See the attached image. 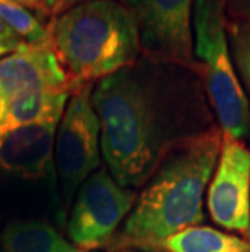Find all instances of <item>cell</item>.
<instances>
[{
	"label": "cell",
	"instance_id": "obj_1",
	"mask_svg": "<svg viewBox=\"0 0 250 252\" xmlns=\"http://www.w3.org/2000/svg\"><path fill=\"white\" fill-rule=\"evenodd\" d=\"M222 135L205 132L184 140L159 166L124 221L120 243L156 248L169 236L203 223V200Z\"/></svg>",
	"mask_w": 250,
	"mask_h": 252
},
{
	"label": "cell",
	"instance_id": "obj_24",
	"mask_svg": "<svg viewBox=\"0 0 250 252\" xmlns=\"http://www.w3.org/2000/svg\"><path fill=\"white\" fill-rule=\"evenodd\" d=\"M78 2H80V0H77V3H78Z\"/></svg>",
	"mask_w": 250,
	"mask_h": 252
},
{
	"label": "cell",
	"instance_id": "obj_16",
	"mask_svg": "<svg viewBox=\"0 0 250 252\" xmlns=\"http://www.w3.org/2000/svg\"><path fill=\"white\" fill-rule=\"evenodd\" d=\"M23 44H25V42L21 41L20 37L15 34L7 25L3 23L2 20H0V47L7 49L8 52H13V51H17L18 47L23 46Z\"/></svg>",
	"mask_w": 250,
	"mask_h": 252
},
{
	"label": "cell",
	"instance_id": "obj_20",
	"mask_svg": "<svg viewBox=\"0 0 250 252\" xmlns=\"http://www.w3.org/2000/svg\"><path fill=\"white\" fill-rule=\"evenodd\" d=\"M5 54H10L7 49H3V47H0V56H5Z\"/></svg>",
	"mask_w": 250,
	"mask_h": 252
},
{
	"label": "cell",
	"instance_id": "obj_23",
	"mask_svg": "<svg viewBox=\"0 0 250 252\" xmlns=\"http://www.w3.org/2000/svg\"><path fill=\"white\" fill-rule=\"evenodd\" d=\"M127 252H135V251H127Z\"/></svg>",
	"mask_w": 250,
	"mask_h": 252
},
{
	"label": "cell",
	"instance_id": "obj_8",
	"mask_svg": "<svg viewBox=\"0 0 250 252\" xmlns=\"http://www.w3.org/2000/svg\"><path fill=\"white\" fill-rule=\"evenodd\" d=\"M211 220L227 231L249 233L250 150L242 140L222 133L220 157L206 190Z\"/></svg>",
	"mask_w": 250,
	"mask_h": 252
},
{
	"label": "cell",
	"instance_id": "obj_7",
	"mask_svg": "<svg viewBox=\"0 0 250 252\" xmlns=\"http://www.w3.org/2000/svg\"><path fill=\"white\" fill-rule=\"evenodd\" d=\"M194 3L195 0H127L140 46L159 61L192 67Z\"/></svg>",
	"mask_w": 250,
	"mask_h": 252
},
{
	"label": "cell",
	"instance_id": "obj_15",
	"mask_svg": "<svg viewBox=\"0 0 250 252\" xmlns=\"http://www.w3.org/2000/svg\"><path fill=\"white\" fill-rule=\"evenodd\" d=\"M231 52L234 65L250 93V18L239 20L231 26Z\"/></svg>",
	"mask_w": 250,
	"mask_h": 252
},
{
	"label": "cell",
	"instance_id": "obj_5",
	"mask_svg": "<svg viewBox=\"0 0 250 252\" xmlns=\"http://www.w3.org/2000/svg\"><path fill=\"white\" fill-rule=\"evenodd\" d=\"M91 93L93 85L72 90L56 132L54 161L67 202L101 164V124Z\"/></svg>",
	"mask_w": 250,
	"mask_h": 252
},
{
	"label": "cell",
	"instance_id": "obj_6",
	"mask_svg": "<svg viewBox=\"0 0 250 252\" xmlns=\"http://www.w3.org/2000/svg\"><path fill=\"white\" fill-rule=\"evenodd\" d=\"M137 202V194L117 182L109 171L98 169L80 186L67 233L82 251L99 249L114 239Z\"/></svg>",
	"mask_w": 250,
	"mask_h": 252
},
{
	"label": "cell",
	"instance_id": "obj_14",
	"mask_svg": "<svg viewBox=\"0 0 250 252\" xmlns=\"http://www.w3.org/2000/svg\"><path fill=\"white\" fill-rule=\"evenodd\" d=\"M0 20L17 34L25 44H47L49 31L28 8L17 0H0Z\"/></svg>",
	"mask_w": 250,
	"mask_h": 252
},
{
	"label": "cell",
	"instance_id": "obj_2",
	"mask_svg": "<svg viewBox=\"0 0 250 252\" xmlns=\"http://www.w3.org/2000/svg\"><path fill=\"white\" fill-rule=\"evenodd\" d=\"M101 124V153L124 187L141 186L167 147L166 122L151 88L130 67L99 80L91 93Z\"/></svg>",
	"mask_w": 250,
	"mask_h": 252
},
{
	"label": "cell",
	"instance_id": "obj_17",
	"mask_svg": "<svg viewBox=\"0 0 250 252\" xmlns=\"http://www.w3.org/2000/svg\"><path fill=\"white\" fill-rule=\"evenodd\" d=\"M227 8L239 20L250 18V0H227Z\"/></svg>",
	"mask_w": 250,
	"mask_h": 252
},
{
	"label": "cell",
	"instance_id": "obj_13",
	"mask_svg": "<svg viewBox=\"0 0 250 252\" xmlns=\"http://www.w3.org/2000/svg\"><path fill=\"white\" fill-rule=\"evenodd\" d=\"M7 252H77V248L41 221L10 223L2 234Z\"/></svg>",
	"mask_w": 250,
	"mask_h": 252
},
{
	"label": "cell",
	"instance_id": "obj_22",
	"mask_svg": "<svg viewBox=\"0 0 250 252\" xmlns=\"http://www.w3.org/2000/svg\"><path fill=\"white\" fill-rule=\"evenodd\" d=\"M247 236H249V238H250V226H249V233H247Z\"/></svg>",
	"mask_w": 250,
	"mask_h": 252
},
{
	"label": "cell",
	"instance_id": "obj_19",
	"mask_svg": "<svg viewBox=\"0 0 250 252\" xmlns=\"http://www.w3.org/2000/svg\"><path fill=\"white\" fill-rule=\"evenodd\" d=\"M7 104H8V101H7V98H5L2 88H0V124H2L5 112H7Z\"/></svg>",
	"mask_w": 250,
	"mask_h": 252
},
{
	"label": "cell",
	"instance_id": "obj_21",
	"mask_svg": "<svg viewBox=\"0 0 250 252\" xmlns=\"http://www.w3.org/2000/svg\"><path fill=\"white\" fill-rule=\"evenodd\" d=\"M77 252H91V251H82V249H78V248H77Z\"/></svg>",
	"mask_w": 250,
	"mask_h": 252
},
{
	"label": "cell",
	"instance_id": "obj_10",
	"mask_svg": "<svg viewBox=\"0 0 250 252\" xmlns=\"http://www.w3.org/2000/svg\"><path fill=\"white\" fill-rule=\"evenodd\" d=\"M58 124L23 126L0 133V168L26 179L51 171Z\"/></svg>",
	"mask_w": 250,
	"mask_h": 252
},
{
	"label": "cell",
	"instance_id": "obj_4",
	"mask_svg": "<svg viewBox=\"0 0 250 252\" xmlns=\"http://www.w3.org/2000/svg\"><path fill=\"white\" fill-rule=\"evenodd\" d=\"M227 0H195L192 15L194 54L203 67L210 103L224 135H250V103L231 52L226 30Z\"/></svg>",
	"mask_w": 250,
	"mask_h": 252
},
{
	"label": "cell",
	"instance_id": "obj_12",
	"mask_svg": "<svg viewBox=\"0 0 250 252\" xmlns=\"http://www.w3.org/2000/svg\"><path fill=\"white\" fill-rule=\"evenodd\" d=\"M167 252H250V241L213 226H190L161 244Z\"/></svg>",
	"mask_w": 250,
	"mask_h": 252
},
{
	"label": "cell",
	"instance_id": "obj_11",
	"mask_svg": "<svg viewBox=\"0 0 250 252\" xmlns=\"http://www.w3.org/2000/svg\"><path fill=\"white\" fill-rule=\"evenodd\" d=\"M70 94V88H51L25 91L13 96L8 99L0 133L23 126L60 124Z\"/></svg>",
	"mask_w": 250,
	"mask_h": 252
},
{
	"label": "cell",
	"instance_id": "obj_18",
	"mask_svg": "<svg viewBox=\"0 0 250 252\" xmlns=\"http://www.w3.org/2000/svg\"><path fill=\"white\" fill-rule=\"evenodd\" d=\"M18 3H21L26 8H34L38 12L42 13V7H44V0H17Z\"/></svg>",
	"mask_w": 250,
	"mask_h": 252
},
{
	"label": "cell",
	"instance_id": "obj_3",
	"mask_svg": "<svg viewBox=\"0 0 250 252\" xmlns=\"http://www.w3.org/2000/svg\"><path fill=\"white\" fill-rule=\"evenodd\" d=\"M49 47L72 90L130 67L140 51L134 15L115 0H86L52 18Z\"/></svg>",
	"mask_w": 250,
	"mask_h": 252
},
{
	"label": "cell",
	"instance_id": "obj_9",
	"mask_svg": "<svg viewBox=\"0 0 250 252\" xmlns=\"http://www.w3.org/2000/svg\"><path fill=\"white\" fill-rule=\"evenodd\" d=\"M0 88L7 101L25 91L72 90L67 75L49 44H23L0 59Z\"/></svg>",
	"mask_w": 250,
	"mask_h": 252
}]
</instances>
